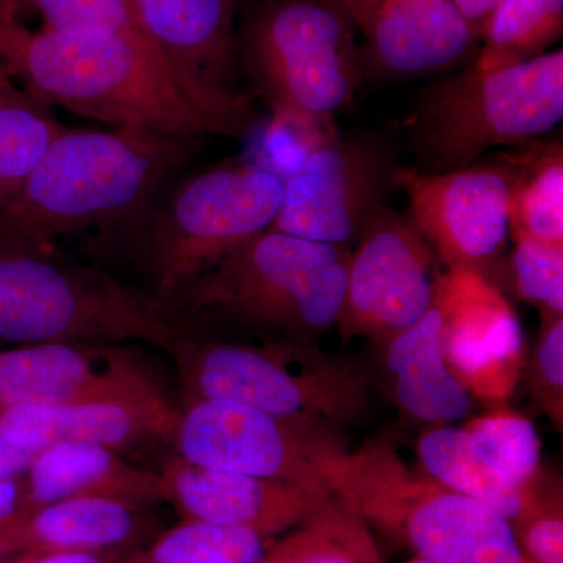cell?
<instances>
[{"label": "cell", "mask_w": 563, "mask_h": 563, "mask_svg": "<svg viewBox=\"0 0 563 563\" xmlns=\"http://www.w3.org/2000/svg\"><path fill=\"white\" fill-rule=\"evenodd\" d=\"M199 144L131 125L66 129L16 195L0 206V247L54 254L62 236L131 224Z\"/></svg>", "instance_id": "cell-1"}, {"label": "cell", "mask_w": 563, "mask_h": 563, "mask_svg": "<svg viewBox=\"0 0 563 563\" xmlns=\"http://www.w3.org/2000/svg\"><path fill=\"white\" fill-rule=\"evenodd\" d=\"M7 76L47 107L91 120L168 135L231 139L201 96L155 49L141 29L111 35H63L22 27Z\"/></svg>", "instance_id": "cell-2"}, {"label": "cell", "mask_w": 563, "mask_h": 563, "mask_svg": "<svg viewBox=\"0 0 563 563\" xmlns=\"http://www.w3.org/2000/svg\"><path fill=\"white\" fill-rule=\"evenodd\" d=\"M192 335L151 290L54 254L0 247V342L117 344L168 350Z\"/></svg>", "instance_id": "cell-3"}, {"label": "cell", "mask_w": 563, "mask_h": 563, "mask_svg": "<svg viewBox=\"0 0 563 563\" xmlns=\"http://www.w3.org/2000/svg\"><path fill=\"white\" fill-rule=\"evenodd\" d=\"M350 247L266 231L233 247L168 302L188 324L221 321L306 335L342 313Z\"/></svg>", "instance_id": "cell-4"}, {"label": "cell", "mask_w": 563, "mask_h": 563, "mask_svg": "<svg viewBox=\"0 0 563 563\" xmlns=\"http://www.w3.org/2000/svg\"><path fill=\"white\" fill-rule=\"evenodd\" d=\"M284 192V177L272 169L224 163L162 192L118 232L131 235L151 291L168 303L233 247L269 231Z\"/></svg>", "instance_id": "cell-5"}, {"label": "cell", "mask_w": 563, "mask_h": 563, "mask_svg": "<svg viewBox=\"0 0 563 563\" xmlns=\"http://www.w3.org/2000/svg\"><path fill=\"white\" fill-rule=\"evenodd\" d=\"M562 118V49L507 68L470 69L422 92L412 121L418 169L465 168L496 147L539 139Z\"/></svg>", "instance_id": "cell-6"}, {"label": "cell", "mask_w": 563, "mask_h": 563, "mask_svg": "<svg viewBox=\"0 0 563 563\" xmlns=\"http://www.w3.org/2000/svg\"><path fill=\"white\" fill-rule=\"evenodd\" d=\"M336 498L365 525L435 563H532L512 523L492 507L407 468L391 451L350 454Z\"/></svg>", "instance_id": "cell-7"}, {"label": "cell", "mask_w": 563, "mask_h": 563, "mask_svg": "<svg viewBox=\"0 0 563 563\" xmlns=\"http://www.w3.org/2000/svg\"><path fill=\"white\" fill-rule=\"evenodd\" d=\"M172 355L188 401L214 399L335 432L366 402V379L340 363L307 357L295 346L203 342L190 335Z\"/></svg>", "instance_id": "cell-8"}, {"label": "cell", "mask_w": 563, "mask_h": 563, "mask_svg": "<svg viewBox=\"0 0 563 563\" xmlns=\"http://www.w3.org/2000/svg\"><path fill=\"white\" fill-rule=\"evenodd\" d=\"M244 62L277 120L309 128L354 101L362 66L339 0H282L251 25Z\"/></svg>", "instance_id": "cell-9"}, {"label": "cell", "mask_w": 563, "mask_h": 563, "mask_svg": "<svg viewBox=\"0 0 563 563\" xmlns=\"http://www.w3.org/2000/svg\"><path fill=\"white\" fill-rule=\"evenodd\" d=\"M174 444L191 465L333 496L350 457L336 432L214 399L188 401Z\"/></svg>", "instance_id": "cell-10"}, {"label": "cell", "mask_w": 563, "mask_h": 563, "mask_svg": "<svg viewBox=\"0 0 563 563\" xmlns=\"http://www.w3.org/2000/svg\"><path fill=\"white\" fill-rule=\"evenodd\" d=\"M514 151L443 173L398 166L395 187L409 196L417 228L446 269L483 273L510 235ZM484 274V273H483Z\"/></svg>", "instance_id": "cell-11"}, {"label": "cell", "mask_w": 563, "mask_h": 563, "mask_svg": "<svg viewBox=\"0 0 563 563\" xmlns=\"http://www.w3.org/2000/svg\"><path fill=\"white\" fill-rule=\"evenodd\" d=\"M396 169L383 144L366 136L320 141L285 179L284 202L269 231L350 247L387 206Z\"/></svg>", "instance_id": "cell-12"}, {"label": "cell", "mask_w": 563, "mask_h": 563, "mask_svg": "<svg viewBox=\"0 0 563 563\" xmlns=\"http://www.w3.org/2000/svg\"><path fill=\"white\" fill-rule=\"evenodd\" d=\"M412 218L384 206L352 252L339 324L343 335L395 336L428 312L440 272Z\"/></svg>", "instance_id": "cell-13"}, {"label": "cell", "mask_w": 563, "mask_h": 563, "mask_svg": "<svg viewBox=\"0 0 563 563\" xmlns=\"http://www.w3.org/2000/svg\"><path fill=\"white\" fill-rule=\"evenodd\" d=\"M235 0H132L141 32L224 122L231 139L255 124L250 96L236 84Z\"/></svg>", "instance_id": "cell-14"}, {"label": "cell", "mask_w": 563, "mask_h": 563, "mask_svg": "<svg viewBox=\"0 0 563 563\" xmlns=\"http://www.w3.org/2000/svg\"><path fill=\"white\" fill-rule=\"evenodd\" d=\"M444 321V354L451 372L473 398L506 401L525 366L520 318L485 274L451 268L440 273L435 298Z\"/></svg>", "instance_id": "cell-15"}, {"label": "cell", "mask_w": 563, "mask_h": 563, "mask_svg": "<svg viewBox=\"0 0 563 563\" xmlns=\"http://www.w3.org/2000/svg\"><path fill=\"white\" fill-rule=\"evenodd\" d=\"M163 395L133 355L114 344L41 343L0 352V413Z\"/></svg>", "instance_id": "cell-16"}, {"label": "cell", "mask_w": 563, "mask_h": 563, "mask_svg": "<svg viewBox=\"0 0 563 563\" xmlns=\"http://www.w3.org/2000/svg\"><path fill=\"white\" fill-rule=\"evenodd\" d=\"M366 46L362 70L388 77L450 69L479 44L453 0H339Z\"/></svg>", "instance_id": "cell-17"}, {"label": "cell", "mask_w": 563, "mask_h": 563, "mask_svg": "<svg viewBox=\"0 0 563 563\" xmlns=\"http://www.w3.org/2000/svg\"><path fill=\"white\" fill-rule=\"evenodd\" d=\"M161 476L166 503L185 520L240 526L268 539L306 525L333 498L301 485L203 468L179 457L166 463Z\"/></svg>", "instance_id": "cell-18"}, {"label": "cell", "mask_w": 563, "mask_h": 563, "mask_svg": "<svg viewBox=\"0 0 563 563\" xmlns=\"http://www.w3.org/2000/svg\"><path fill=\"white\" fill-rule=\"evenodd\" d=\"M179 415L163 395L62 406L24 404L0 413V432L33 454L60 443L101 444L121 453L174 443Z\"/></svg>", "instance_id": "cell-19"}, {"label": "cell", "mask_w": 563, "mask_h": 563, "mask_svg": "<svg viewBox=\"0 0 563 563\" xmlns=\"http://www.w3.org/2000/svg\"><path fill=\"white\" fill-rule=\"evenodd\" d=\"M73 498L151 506L166 501L162 476L92 443H60L36 453L24 473V512Z\"/></svg>", "instance_id": "cell-20"}, {"label": "cell", "mask_w": 563, "mask_h": 563, "mask_svg": "<svg viewBox=\"0 0 563 563\" xmlns=\"http://www.w3.org/2000/svg\"><path fill=\"white\" fill-rule=\"evenodd\" d=\"M387 366L396 377V399L417 420L453 424L472 412L473 395L446 362L443 314L435 301L391 336Z\"/></svg>", "instance_id": "cell-21"}, {"label": "cell", "mask_w": 563, "mask_h": 563, "mask_svg": "<svg viewBox=\"0 0 563 563\" xmlns=\"http://www.w3.org/2000/svg\"><path fill=\"white\" fill-rule=\"evenodd\" d=\"M143 506L107 498H73L22 517V553L128 551L146 531Z\"/></svg>", "instance_id": "cell-22"}, {"label": "cell", "mask_w": 563, "mask_h": 563, "mask_svg": "<svg viewBox=\"0 0 563 563\" xmlns=\"http://www.w3.org/2000/svg\"><path fill=\"white\" fill-rule=\"evenodd\" d=\"M418 457L426 474L450 490L492 507L515 523L536 499V485L521 488L503 481L470 450L465 429L442 424L429 429L418 442Z\"/></svg>", "instance_id": "cell-23"}, {"label": "cell", "mask_w": 563, "mask_h": 563, "mask_svg": "<svg viewBox=\"0 0 563 563\" xmlns=\"http://www.w3.org/2000/svg\"><path fill=\"white\" fill-rule=\"evenodd\" d=\"M514 147L510 235L563 244L562 143L533 140Z\"/></svg>", "instance_id": "cell-24"}, {"label": "cell", "mask_w": 563, "mask_h": 563, "mask_svg": "<svg viewBox=\"0 0 563 563\" xmlns=\"http://www.w3.org/2000/svg\"><path fill=\"white\" fill-rule=\"evenodd\" d=\"M66 129L51 107L0 73V206L16 195Z\"/></svg>", "instance_id": "cell-25"}, {"label": "cell", "mask_w": 563, "mask_h": 563, "mask_svg": "<svg viewBox=\"0 0 563 563\" xmlns=\"http://www.w3.org/2000/svg\"><path fill=\"white\" fill-rule=\"evenodd\" d=\"M563 0H498L481 33L474 68L493 70L532 60L561 38Z\"/></svg>", "instance_id": "cell-26"}, {"label": "cell", "mask_w": 563, "mask_h": 563, "mask_svg": "<svg viewBox=\"0 0 563 563\" xmlns=\"http://www.w3.org/2000/svg\"><path fill=\"white\" fill-rule=\"evenodd\" d=\"M272 548V539L252 529L184 520L147 550L118 563H258Z\"/></svg>", "instance_id": "cell-27"}, {"label": "cell", "mask_w": 563, "mask_h": 563, "mask_svg": "<svg viewBox=\"0 0 563 563\" xmlns=\"http://www.w3.org/2000/svg\"><path fill=\"white\" fill-rule=\"evenodd\" d=\"M470 450L485 468L521 488L536 485L540 468V437L528 418L492 412L463 426Z\"/></svg>", "instance_id": "cell-28"}, {"label": "cell", "mask_w": 563, "mask_h": 563, "mask_svg": "<svg viewBox=\"0 0 563 563\" xmlns=\"http://www.w3.org/2000/svg\"><path fill=\"white\" fill-rule=\"evenodd\" d=\"M365 526L347 504L333 496L276 548L292 563H373L376 551Z\"/></svg>", "instance_id": "cell-29"}, {"label": "cell", "mask_w": 563, "mask_h": 563, "mask_svg": "<svg viewBox=\"0 0 563 563\" xmlns=\"http://www.w3.org/2000/svg\"><path fill=\"white\" fill-rule=\"evenodd\" d=\"M515 288L526 302L547 314L563 313V244L540 242L532 236H512Z\"/></svg>", "instance_id": "cell-30"}, {"label": "cell", "mask_w": 563, "mask_h": 563, "mask_svg": "<svg viewBox=\"0 0 563 563\" xmlns=\"http://www.w3.org/2000/svg\"><path fill=\"white\" fill-rule=\"evenodd\" d=\"M21 3L38 11L47 31L63 35H111L139 27L132 0H20Z\"/></svg>", "instance_id": "cell-31"}, {"label": "cell", "mask_w": 563, "mask_h": 563, "mask_svg": "<svg viewBox=\"0 0 563 563\" xmlns=\"http://www.w3.org/2000/svg\"><path fill=\"white\" fill-rule=\"evenodd\" d=\"M515 533L532 563H563V514L561 499L537 493L536 499L515 523Z\"/></svg>", "instance_id": "cell-32"}, {"label": "cell", "mask_w": 563, "mask_h": 563, "mask_svg": "<svg viewBox=\"0 0 563 563\" xmlns=\"http://www.w3.org/2000/svg\"><path fill=\"white\" fill-rule=\"evenodd\" d=\"M536 376L548 412L562 424L563 391V320H547L542 339L536 352Z\"/></svg>", "instance_id": "cell-33"}, {"label": "cell", "mask_w": 563, "mask_h": 563, "mask_svg": "<svg viewBox=\"0 0 563 563\" xmlns=\"http://www.w3.org/2000/svg\"><path fill=\"white\" fill-rule=\"evenodd\" d=\"M125 551H101V553H21L7 563H118Z\"/></svg>", "instance_id": "cell-34"}, {"label": "cell", "mask_w": 563, "mask_h": 563, "mask_svg": "<svg viewBox=\"0 0 563 563\" xmlns=\"http://www.w3.org/2000/svg\"><path fill=\"white\" fill-rule=\"evenodd\" d=\"M36 454L21 450L0 432V481L22 476L27 472L29 466Z\"/></svg>", "instance_id": "cell-35"}, {"label": "cell", "mask_w": 563, "mask_h": 563, "mask_svg": "<svg viewBox=\"0 0 563 563\" xmlns=\"http://www.w3.org/2000/svg\"><path fill=\"white\" fill-rule=\"evenodd\" d=\"M24 512V474L0 481V523Z\"/></svg>", "instance_id": "cell-36"}, {"label": "cell", "mask_w": 563, "mask_h": 563, "mask_svg": "<svg viewBox=\"0 0 563 563\" xmlns=\"http://www.w3.org/2000/svg\"><path fill=\"white\" fill-rule=\"evenodd\" d=\"M22 517L24 512L0 523V563H7L11 555L22 553Z\"/></svg>", "instance_id": "cell-37"}, {"label": "cell", "mask_w": 563, "mask_h": 563, "mask_svg": "<svg viewBox=\"0 0 563 563\" xmlns=\"http://www.w3.org/2000/svg\"><path fill=\"white\" fill-rule=\"evenodd\" d=\"M457 9L462 11L463 16L470 21L477 35L483 33L485 21L490 16L498 0H453Z\"/></svg>", "instance_id": "cell-38"}, {"label": "cell", "mask_w": 563, "mask_h": 563, "mask_svg": "<svg viewBox=\"0 0 563 563\" xmlns=\"http://www.w3.org/2000/svg\"><path fill=\"white\" fill-rule=\"evenodd\" d=\"M21 27L22 25L18 20H13V18L7 16L0 11V73L7 74L11 44H13Z\"/></svg>", "instance_id": "cell-39"}, {"label": "cell", "mask_w": 563, "mask_h": 563, "mask_svg": "<svg viewBox=\"0 0 563 563\" xmlns=\"http://www.w3.org/2000/svg\"><path fill=\"white\" fill-rule=\"evenodd\" d=\"M258 563H292L290 559L285 558L284 554L277 550L276 544H273L272 550L268 551V554L265 555L262 562Z\"/></svg>", "instance_id": "cell-40"}, {"label": "cell", "mask_w": 563, "mask_h": 563, "mask_svg": "<svg viewBox=\"0 0 563 563\" xmlns=\"http://www.w3.org/2000/svg\"><path fill=\"white\" fill-rule=\"evenodd\" d=\"M18 7H20V0H0V11L13 20H16Z\"/></svg>", "instance_id": "cell-41"}, {"label": "cell", "mask_w": 563, "mask_h": 563, "mask_svg": "<svg viewBox=\"0 0 563 563\" xmlns=\"http://www.w3.org/2000/svg\"><path fill=\"white\" fill-rule=\"evenodd\" d=\"M407 563H435V562L428 561V559L420 558V555H418V558H415L413 561H410Z\"/></svg>", "instance_id": "cell-42"}, {"label": "cell", "mask_w": 563, "mask_h": 563, "mask_svg": "<svg viewBox=\"0 0 563 563\" xmlns=\"http://www.w3.org/2000/svg\"><path fill=\"white\" fill-rule=\"evenodd\" d=\"M235 2H236V0H235Z\"/></svg>", "instance_id": "cell-43"}]
</instances>
